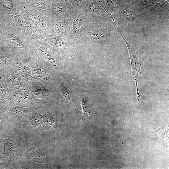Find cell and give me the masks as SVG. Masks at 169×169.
Returning <instances> with one entry per match:
<instances>
[{
	"mask_svg": "<svg viewBox=\"0 0 169 169\" xmlns=\"http://www.w3.org/2000/svg\"><path fill=\"white\" fill-rule=\"evenodd\" d=\"M70 18L71 33L68 39L71 42L86 41L93 20L87 12H75Z\"/></svg>",
	"mask_w": 169,
	"mask_h": 169,
	"instance_id": "1",
	"label": "cell"
},
{
	"mask_svg": "<svg viewBox=\"0 0 169 169\" xmlns=\"http://www.w3.org/2000/svg\"><path fill=\"white\" fill-rule=\"evenodd\" d=\"M28 62L34 80L45 83L52 82L53 77L50 72L49 65L39 61Z\"/></svg>",
	"mask_w": 169,
	"mask_h": 169,
	"instance_id": "2",
	"label": "cell"
},
{
	"mask_svg": "<svg viewBox=\"0 0 169 169\" xmlns=\"http://www.w3.org/2000/svg\"><path fill=\"white\" fill-rule=\"evenodd\" d=\"M4 70L7 87L10 93L13 91L25 85L20 75L13 65L4 68Z\"/></svg>",
	"mask_w": 169,
	"mask_h": 169,
	"instance_id": "3",
	"label": "cell"
},
{
	"mask_svg": "<svg viewBox=\"0 0 169 169\" xmlns=\"http://www.w3.org/2000/svg\"><path fill=\"white\" fill-rule=\"evenodd\" d=\"M119 32L122 36L127 46L131 60V71L133 78L135 82L137 93V100H139L140 98L138 88V75L140 70L141 64L139 63L138 55L136 49L130 43L127 42L123 37L119 30Z\"/></svg>",
	"mask_w": 169,
	"mask_h": 169,
	"instance_id": "4",
	"label": "cell"
},
{
	"mask_svg": "<svg viewBox=\"0 0 169 169\" xmlns=\"http://www.w3.org/2000/svg\"><path fill=\"white\" fill-rule=\"evenodd\" d=\"M8 99L16 103L23 104H30L32 100L30 92L26 85L11 92Z\"/></svg>",
	"mask_w": 169,
	"mask_h": 169,
	"instance_id": "5",
	"label": "cell"
},
{
	"mask_svg": "<svg viewBox=\"0 0 169 169\" xmlns=\"http://www.w3.org/2000/svg\"><path fill=\"white\" fill-rule=\"evenodd\" d=\"M13 66L20 75L25 85L28 83L34 80L28 62L16 60L14 62Z\"/></svg>",
	"mask_w": 169,
	"mask_h": 169,
	"instance_id": "6",
	"label": "cell"
},
{
	"mask_svg": "<svg viewBox=\"0 0 169 169\" xmlns=\"http://www.w3.org/2000/svg\"><path fill=\"white\" fill-rule=\"evenodd\" d=\"M54 30L57 33L63 34L67 38L71 34V25L70 17L56 23L54 25Z\"/></svg>",
	"mask_w": 169,
	"mask_h": 169,
	"instance_id": "7",
	"label": "cell"
},
{
	"mask_svg": "<svg viewBox=\"0 0 169 169\" xmlns=\"http://www.w3.org/2000/svg\"><path fill=\"white\" fill-rule=\"evenodd\" d=\"M37 50L40 55L51 64L54 67V68H58L56 61L52 53L49 49L40 46L38 47Z\"/></svg>",
	"mask_w": 169,
	"mask_h": 169,
	"instance_id": "8",
	"label": "cell"
},
{
	"mask_svg": "<svg viewBox=\"0 0 169 169\" xmlns=\"http://www.w3.org/2000/svg\"><path fill=\"white\" fill-rule=\"evenodd\" d=\"M10 94L5 80L4 68L0 69V98L8 99Z\"/></svg>",
	"mask_w": 169,
	"mask_h": 169,
	"instance_id": "9",
	"label": "cell"
},
{
	"mask_svg": "<svg viewBox=\"0 0 169 169\" xmlns=\"http://www.w3.org/2000/svg\"><path fill=\"white\" fill-rule=\"evenodd\" d=\"M7 41L14 47L17 48L22 47L23 44L12 33L8 34L6 37Z\"/></svg>",
	"mask_w": 169,
	"mask_h": 169,
	"instance_id": "10",
	"label": "cell"
},
{
	"mask_svg": "<svg viewBox=\"0 0 169 169\" xmlns=\"http://www.w3.org/2000/svg\"><path fill=\"white\" fill-rule=\"evenodd\" d=\"M82 106L84 112V117L83 119H84V120H87L88 112V106L86 104L85 101H83L82 103Z\"/></svg>",
	"mask_w": 169,
	"mask_h": 169,
	"instance_id": "11",
	"label": "cell"
},
{
	"mask_svg": "<svg viewBox=\"0 0 169 169\" xmlns=\"http://www.w3.org/2000/svg\"><path fill=\"white\" fill-rule=\"evenodd\" d=\"M166 128H160L159 129L160 130L158 129L157 131V132L161 137L164 138L167 137V131H168L167 129L166 131Z\"/></svg>",
	"mask_w": 169,
	"mask_h": 169,
	"instance_id": "12",
	"label": "cell"
},
{
	"mask_svg": "<svg viewBox=\"0 0 169 169\" xmlns=\"http://www.w3.org/2000/svg\"><path fill=\"white\" fill-rule=\"evenodd\" d=\"M15 21L16 23L20 25H23L25 24V22L22 16L18 15L15 18Z\"/></svg>",
	"mask_w": 169,
	"mask_h": 169,
	"instance_id": "13",
	"label": "cell"
},
{
	"mask_svg": "<svg viewBox=\"0 0 169 169\" xmlns=\"http://www.w3.org/2000/svg\"><path fill=\"white\" fill-rule=\"evenodd\" d=\"M5 7L8 10L10 11L12 9L13 4L10 0H5Z\"/></svg>",
	"mask_w": 169,
	"mask_h": 169,
	"instance_id": "14",
	"label": "cell"
},
{
	"mask_svg": "<svg viewBox=\"0 0 169 169\" xmlns=\"http://www.w3.org/2000/svg\"><path fill=\"white\" fill-rule=\"evenodd\" d=\"M34 4L35 7L40 9H43L45 8L44 4L41 2H36Z\"/></svg>",
	"mask_w": 169,
	"mask_h": 169,
	"instance_id": "15",
	"label": "cell"
},
{
	"mask_svg": "<svg viewBox=\"0 0 169 169\" xmlns=\"http://www.w3.org/2000/svg\"><path fill=\"white\" fill-rule=\"evenodd\" d=\"M36 19L39 24L41 25H43L44 23V18L41 16L38 15L36 17Z\"/></svg>",
	"mask_w": 169,
	"mask_h": 169,
	"instance_id": "16",
	"label": "cell"
},
{
	"mask_svg": "<svg viewBox=\"0 0 169 169\" xmlns=\"http://www.w3.org/2000/svg\"><path fill=\"white\" fill-rule=\"evenodd\" d=\"M147 2L149 3H153L155 2L156 0H146Z\"/></svg>",
	"mask_w": 169,
	"mask_h": 169,
	"instance_id": "17",
	"label": "cell"
}]
</instances>
